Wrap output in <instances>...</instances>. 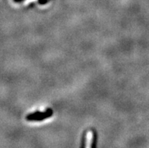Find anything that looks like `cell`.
<instances>
[{
    "label": "cell",
    "instance_id": "cell-1",
    "mask_svg": "<svg viewBox=\"0 0 149 148\" xmlns=\"http://www.w3.org/2000/svg\"><path fill=\"white\" fill-rule=\"evenodd\" d=\"M52 114V111L51 110H46L45 112L42 113H35L33 114H30L27 116L26 119L28 120H44V119L49 117Z\"/></svg>",
    "mask_w": 149,
    "mask_h": 148
},
{
    "label": "cell",
    "instance_id": "cell-2",
    "mask_svg": "<svg viewBox=\"0 0 149 148\" xmlns=\"http://www.w3.org/2000/svg\"><path fill=\"white\" fill-rule=\"evenodd\" d=\"M93 139V131H89L86 133V147H90L92 146Z\"/></svg>",
    "mask_w": 149,
    "mask_h": 148
}]
</instances>
